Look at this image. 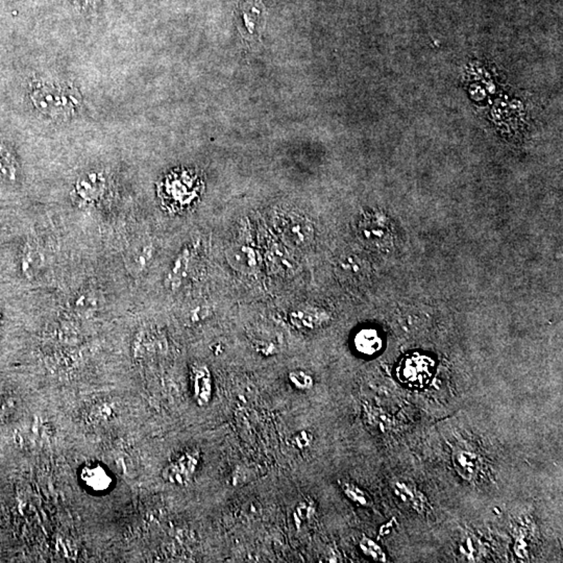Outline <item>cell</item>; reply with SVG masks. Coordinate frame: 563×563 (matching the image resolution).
<instances>
[{
	"mask_svg": "<svg viewBox=\"0 0 563 563\" xmlns=\"http://www.w3.org/2000/svg\"><path fill=\"white\" fill-rule=\"evenodd\" d=\"M31 99L41 112L51 117L68 116L78 105V94L71 88L56 83H36Z\"/></svg>",
	"mask_w": 563,
	"mask_h": 563,
	"instance_id": "obj_1",
	"label": "cell"
},
{
	"mask_svg": "<svg viewBox=\"0 0 563 563\" xmlns=\"http://www.w3.org/2000/svg\"><path fill=\"white\" fill-rule=\"evenodd\" d=\"M359 235L368 248L385 252L393 246L392 225L379 213L364 215L358 225Z\"/></svg>",
	"mask_w": 563,
	"mask_h": 563,
	"instance_id": "obj_2",
	"label": "cell"
},
{
	"mask_svg": "<svg viewBox=\"0 0 563 563\" xmlns=\"http://www.w3.org/2000/svg\"><path fill=\"white\" fill-rule=\"evenodd\" d=\"M241 19L250 39L259 37L265 26L266 14L261 0H244Z\"/></svg>",
	"mask_w": 563,
	"mask_h": 563,
	"instance_id": "obj_3",
	"label": "cell"
},
{
	"mask_svg": "<svg viewBox=\"0 0 563 563\" xmlns=\"http://www.w3.org/2000/svg\"><path fill=\"white\" fill-rule=\"evenodd\" d=\"M153 246L151 243H137L131 246L124 257L126 270L131 275H142L148 269L153 257Z\"/></svg>",
	"mask_w": 563,
	"mask_h": 563,
	"instance_id": "obj_4",
	"label": "cell"
},
{
	"mask_svg": "<svg viewBox=\"0 0 563 563\" xmlns=\"http://www.w3.org/2000/svg\"><path fill=\"white\" fill-rule=\"evenodd\" d=\"M281 230L285 238L295 245H306L312 240L313 230L308 221L298 216H290L282 221Z\"/></svg>",
	"mask_w": 563,
	"mask_h": 563,
	"instance_id": "obj_5",
	"label": "cell"
},
{
	"mask_svg": "<svg viewBox=\"0 0 563 563\" xmlns=\"http://www.w3.org/2000/svg\"><path fill=\"white\" fill-rule=\"evenodd\" d=\"M44 254L38 244L27 242L20 255V269L26 278H34L44 266Z\"/></svg>",
	"mask_w": 563,
	"mask_h": 563,
	"instance_id": "obj_6",
	"label": "cell"
},
{
	"mask_svg": "<svg viewBox=\"0 0 563 563\" xmlns=\"http://www.w3.org/2000/svg\"><path fill=\"white\" fill-rule=\"evenodd\" d=\"M105 182L98 173L86 175L76 184V193L81 201L87 203H94L101 198Z\"/></svg>",
	"mask_w": 563,
	"mask_h": 563,
	"instance_id": "obj_7",
	"label": "cell"
},
{
	"mask_svg": "<svg viewBox=\"0 0 563 563\" xmlns=\"http://www.w3.org/2000/svg\"><path fill=\"white\" fill-rule=\"evenodd\" d=\"M355 348L360 354L374 356L383 348V340L375 329H363L355 336Z\"/></svg>",
	"mask_w": 563,
	"mask_h": 563,
	"instance_id": "obj_8",
	"label": "cell"
},
{
	"mask_svg": "<svg viewBox=\"0 0 563 563\" xmlns=\"http://www.w3.org/2000/svg\"><path fill=\"white\" fill-rule=\"evenodd\" d=\"M434 363L429 358L417 356L407 360L402 370V377L409 382H422L431 375Z\"/></svg>",
	"mask_w": 563,
	"mask_h": 563,
	"instance_id": "obj_9",
	"label": "cell"
},
{
	"mask_svg": "<svg viewBox=\"0 0 563 563\" xmlns=\"http://www.w3.org/2000/svg\"><path fill=\"white\" fill-rule=\"evenodd\" d=\"M453 458L456 470L463 478L472 480L478 475L480 470V459L477 454L460 450L454 453Z\"/></svg>",
	"mask_w": 563,
	"mask_h": 563,
	"instance_id": "obj_10",
	"label": "cell"
},
{
	"mask_svg": "<svg viewBox=\"0 0 563 563\" xmlns=\"http://www.w3.org/2000/svg\"><path fill=\"white\" fill-rule=\"evenodd\" d=\"M191 259L192 254L189 248H186L178 255L166 278V285L169 288L176 289L183 284L189 271Z\"/></svg>",
	"mask_w": 563,
	"mask_h": 563,
	"instance_id": "obj_11",
	"label": "cell"
},
{
	"mask_svg": "<svg viewBox=\"0 0 563 563\" xmlns=\"http://www.w3.org/2000/svg\"><path fill=\"white\" fill-rule=\"evenodd\" d=\"M194 395L200 405H207L211 400V377L207 368L198 367L194 372Z\"/></svg>",
	"mask_w": 563,
	"mask_h": 563,
	"instance_id": "obj_12",
	"label": "cell"
},
{
	"mask_svg": "<svg viewBox=\"0 0 563 563\" xmlns=\"http://www.w3.org/2000/svg\"><path fill=\"white\" fill-rule=\"evenodd\" d=\"M81 478L90 490L103 492L110 486L111 478L101 467H87L81 472Z\"/></svg>",
	"mask_w": 563,
	"mask_h": 563,
	"instance_id": "obj_13",
	"label": "cell"
},
{
	"mask_svg": "<svg viewBox=\"0 0 563 563\" xmlns=\"http://www.w3.org/2000/svg\"><path fill=\"white\" fill-rule=\"evenodd\" d=\"M395 494H397L404 503L408 504L411 508L422 512L426 509L427 499L415 488L411 487L408 484L399 482L395 484Z\"/></svg>",
	"mask_w": 563,
	"mask_h": 563,
	"instance_id": "obj_14",
	"label": "cell"
},
{
	"mask_svg": "<svg viewBox=\"0 0 563 563\" xmlns=\"http://www.w3.org/2000/svg\"><path fill=\"white\" fill-rule=\"evenodd\" d=\"M361 549L365 555L370 556L375 562H386V555L383 550L370 538H363L360 542Z\"/></svg>",
	"mask_w": 563,
	"mask_h": 563,
	"instance_id": "obj_15",
	"label": "cell"
},
{
	"mask_svg": "<svg viewBox=\"0 0 563 563\" xmlns=\"http://www.w3.org/2000/svg\"><path fill=\"white\" fill-rule=\"evenodd\" d=\"M343 490H345V494H347L352 502H356V503L360 504V505H367L370 499H368L365 492L361 490L360 488L356 487V486L350 483L343 484Z\"/></svg>",
	"mask_w": 563,
	"mask_h": 563,
	"instance_id": "obj_16",
	"label": "cell"
},
{
	"mask_svg": "<svg viewBox=\"0 0 563 563\" xmlns=\"http://www.w3.org/2000/svg\"><path fill=\"white\" fill-rule=\"evenodd\" d=\"M291 383L300 390H308L313 386V380L306 372H293L289 375Z\"/></svg>",
	"mask_w": 563,
	"mask_h": 563,
	"instance_id": "obj_17",
	"label": "cell"
},
{
	"mask_svg": "<svg viewBox=\"0 0 563 563\" xmlns=\"http://www.w3.org/2000/svg\"><path fill=\"white\" fill-rule=\"evenodd\" d=\"M96 306L97 296L90 291L81 293L76 300V309H95Z\"/></svg>",
	"mask_w": 563,
	"mask_h": 563,
	"instance_id": "obj_18",
	"label": "cell"
}]
</instances>
